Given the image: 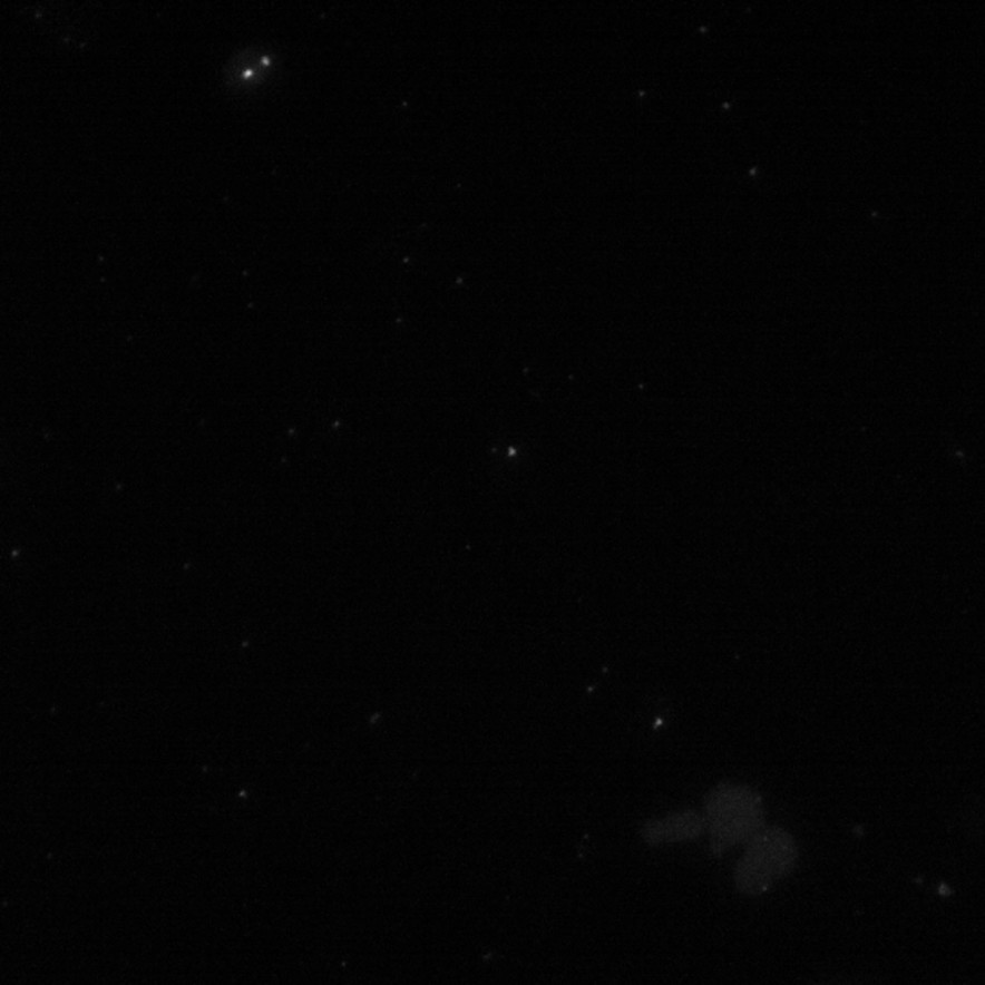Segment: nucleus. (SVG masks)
I'll return each mask as SVG.
<instances>
[{
    "label": "nucleus",
    "mask_w": 985,
    "mask_h": 985,
    "mask_svg": "<svg viewBox=\"0 0 985 985\" xmlns=\"http://www.w3.org/2000/svg\"><path fill=\"white\" fill-rule=\"evenodd\" d=\"M706 832L703 815L694 810H684L677 815H670L661 820H650L643 827V838L650 845L681 843V841L695 840Z\"/></svg>",
    "instance_id": "3"
},
{
    "label": "nucleus",
    "mask_w": 985,
    "mask_h": 985,
    "mask_svg": "<svg viewBox=\"0 0 985 985\" xmlns=\"http://www.w3.org/2000/svg\"><path fill=\"white\" fill-rule=\"evenodd\" d=\"M703 820L715 855L747 845L767 827V809L758 790L747 784H719L704 801Z\"/></svg>",
    "instance_id": "1"
},
{
    "label": "nucleus",
    "mask_w": 985,
    "mask_h": 985,
    "mask_svg": "<svg viewBox=\"0 0 985 985\" xmlns=\"http://www.w3.org/2000/svg\"><path fill=\"white\" fill-rule=\"evenodd\" d=\"M798 860L800 847L789 830L764 827L744 845L735 867V887L744 896L764 895L794 870Z\"/></svg>",
    "instance_id": "2"
}]
</instances>
